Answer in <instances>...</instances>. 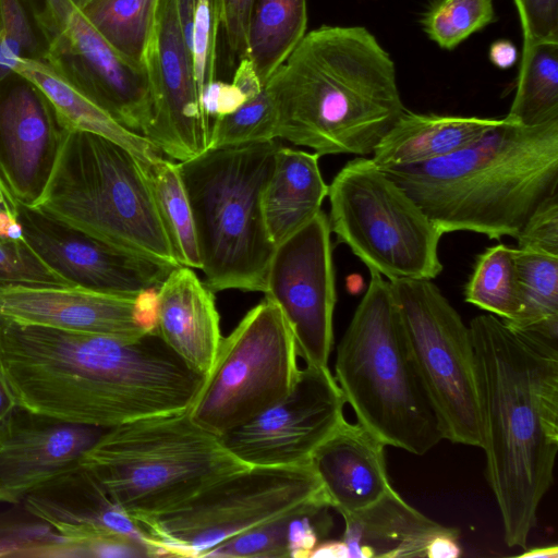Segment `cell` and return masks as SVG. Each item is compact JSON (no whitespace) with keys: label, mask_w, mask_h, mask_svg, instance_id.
Here are the masks:
<instances>
[{"label":"cell","mask_w":558,"mask_h":558,"mask_svg":"<svg viewBox=\"0 0 558 558\" xmlns=\"http://www.w3.org/2000/svg\"><path fill=\"white\" fill-rule=\"evenodd\" d=\"M500 121L405 109L374 148L372 160L383 170L421 165L468 146Z\"/></svg>","instance_id":"25"},{"label":"cell","mask_w":558,"mask_h":558,"mask_svg":"<svg viewBox=\"0 0 558 558\" xmlns=\"http://www.w3.org/2000/svg\"><path fill=\"white\" fill-rule=\"evenodd\" d=\"M254 0H222V29L230 53L240 60L246 54V38Z\"/></svg>","instance_id":"43"},{"label":"cell","mask_w":558,"mask_h":558,"mask_svg":"<svg viewBox=\"0 0 558 558\" xmlns=\"http://www.w3.org/2000/svg\"><path fill=\"white\" fill-rule=\"evenodd\" d=\"M46 37L24 0H0V83L20 60L45 62Z\"/></svg>","instance_id":"36"},{"label":"cell","mask_w":558,"mask_h":558,"mask_svg":"<svg viewBox=\"0 0 558 558\" xmlns=\"http://www.w3.org/2000/svg\"><path fill=\"white\" fill-rule=\"evenodd\" d=\"M14 71L29 78L43 90L66 130L86 131L110 138L130 149L140 159L161 153L146 137L116 122L63 81L46 62L20 60Z\"/></svg>","instance_id":"27"},{"label":"cell","mask_w":558,"mask_h":558,"mask_svg":"<svg viewBox=\"0 0 558 558\" xmlns=\"http://www.w3.org/2000/svg\"><path fill=\"white\" fill-rule=\"evenodd\" d=\"M369 272L337 347L335 379L357 423L386 446L422 456L445 437L411 360L390 283Z\"/></svg>","instance_id":"5"},{"label":"cell","mask_w":558,"mask_h":558,"mask_svg":"<svg viewBox=\"0 0 558 558\" xmlns=\"http://www.w3.org/2000/svg\"><path fill=\"white\" fill-rule=\"evenodd\" d=\"M81 465L132 519L169 511L247 466L189 410L106 428Z\"/></svg>","instance_id":"7"},{"label":"cell","mask_w":558,"mask_h":558,"mask_svg":"<svg viewBox=\"0 0 558 558\" xmlns=\"http://www.w3.org/2000/svg\"><path fill=\"white\" fill-rule=\"evenodd\" d=\"M515 239L518 248L558 256V192L536 207Z\"/></svg>","instance_id":"41"},{"label":"cell","mask_w":558,"mask_h":558,"mask_svg":"<svg viewBox=\"0 0 558 558\" xmlns=\"http://www.w3.org/2000/svg\"><path fill=\"white\" fill-rule=\"evenodd\" d=\"M21 505L69 541L124 534L146 542L133 519L81 464L41 484Z\"/></svg>","instance_id":"22"},{"label":"cell","mask_w":558,"mask_h":558,"mask_svg":"<svg viewBox=\"0 0 558 558\" xmlns=\"http://www.w3.org/2000/svg\"><path fill=\"white\" fill-rule=\"evenodd\" d=\"M106 428L68 423L16 405L0 421V505L81 464Z\"/></svg>","instance_id":"20"},{"label":"cell","mask_w":558,"mask_h":558,"mask_svg":"<svg viewBox=\"0 0 558 558\" xmlns=\"http://www.w3.org/2000/svg\"><path fill=\"white\" fill-rule=\"evenodd\" d=\"M505 118L524 126L558 119V41H523L517 92Z\"/></svg>","instance_id":"30"},{"label":"cell","mask_w":558,"mask_h":558,"mask_svg":"<svg viewBox=\"0 0 558 558\" xmlns=\"http://www.w3.org/2000/svg\"><path fill=\"white\" fill-rule=\"evenodd\" d=\"M344 404L329 367L305 365L284 398L219 439L247 466L308 464L315 449L344 420Z\"/></svg>","instance_id":"15"},{"label":"cell","mask_w":558,"mask_h":558,"mask_svg":"<svg viewBox=\"0 0 558 558\" xmlns=\"http://www.w3.org/2000/svg\"><path fill=\"white\" fill-rule=\"evenodd\" d=\"M389 283L411 360L445 439L481 448L476 367L469 326L432 280Z\"/></svg>","instance_id":"12"},{"label":"cell","mask_w":558,"mask_h":558,"mask_svg":"<svg viewBox=\"0 0 558 558\" xmlns=\"http://www.w3.org/2000/svg\"><path fill=\"white\" fill-rule=\"evenodd\" d=\"M0 377L16 405L99 428L189 410L205 379L156 329L125 339L3 318Z\"/></svg>","instance_id":"1"},{"label":"cell","mask_w":558,"mask_h":558,"mask_svg":"<svg viewBox=\"0 0 558 558\" xmlns=\"http://www.w3.org/2000/svg\"><path fill=\"white\" fill-rule=\"evenodd\" d=\"M385 447L360 423L344 418L315 449L310 464L332 509L340 514L354 512L392 489Z\"/></svg>","instance_id":"21"},{"label":"cell","mask_w":558,"mask_h":558,"mask_svg":"<svg viewBox=\"0 0 558 558\" xmlns=\"http://www.w3.org/2000/svg\"><path fill=\"white\" fill-rule=\"evenodd\" d=\"M311 558H349L348 548L342 539H325L314 548Z\"/></svg>","instance_id":"48"},{"label":"cell","mask_w":558,"mask_h":558,"mask_svg":"<svg viewBox=\"0 0 558 558\" xmlns=\"http://www.w3.org/2000/svg\"><path fill=\"white\" fill-rule=\"evenodd\" d=\"M465 301L505 323L513 322L522 310V294L514 247H488L475 263L464 289Z\"/></svg>","instance_id":"33"},{"label":"cell","mask_w":558,"mask_h":558,"mask_svg":"<svg viewBox=\"0 0 558 558\" xmlns=\"http://www.w3.org/2000/svg\"><path fill=\"white\" fill-rule=\"evenodd\" d=\"M89 1L92 0H72V2L77 5L78 8H83L84 5H86Z\"/></svg>","instance_id":"53"},{"label":"cell","mask_w":558,"mask_h":558,"mask_svg":"<svg viewBox=\"0 0 558 558\" xmlns=\"http://www.w3.org/2000/svg\"><path fill=\"white\" fill-rule=\"evenodd\" d=\"M306 0H254L246 54L263 86L306 35Z\"/></svg>","instance_id":"28"},{"label":"cell","mask_w":558,"mask_h":558,"mask_svg":"<svg viewBox=\"0 0 558 558\" xmlns=\"http://www.w3.org/2000/svg\"><path fill=\"white\" fill-rule=\"evenodd\" d=\"M520 557L524 558H557L558 557V547L557 546H547L529 549L525 553H522Z\"/></svg>","instance_id":"52"},{"label":"cell","mask_w":558,"mask_h":558,"mask_svg":"<svg viewBox=\"0 0 558 558\" xmlns=\"http://www.w3.org/2000/svg\"><path fill=\"white\" fill-rule=\"evenodd\" d=\"M277 138V112L264 88L235 111L211 122L209 148L238 146ZM208 148V149H209Z\"/></svg>","instance_id":"37"},{"label":"cell","mask_w":558,"mask_h":558,"mask_svg":"<svg viewBox=\"0 0 558 558\" xmlns=\"http://www.w3.org/2000/svg\"><path fill=\"white\" fill-rule=\"evenodd\" d=\"M496 20L493 0H436L420 22L430 40L452 50Z\"/></svg>","instance_id":"35"},{"label":"cell","mask_w":558,"mask_h":558,"mask_svg":"<svg viewBox=\"0 0 558 558\" xmlns=\"http://www.w3.org/2000/svg\"><path fill=\"white\" fill-rule=\"evenodd\" d=\"M523 41H558V0H514Z\"/></svg>","instance_id":"42"},{"label":"cell","mask_w":558,"mask_h":558,"mask_svg":"<svg viewBox=\"0 0 558 558\" xmlns=\"http://www.w3.org/2000/svg\"><path fill=\"white\" fill-rule=\"evenodd\" d=\"M15 407L16 403L10 396L0 377V421L9 415Z\"/></svg>","instance_id":"51"},{"label":"cell","mask_w":558,"mask_h":558,"mask_svg":"<svg viewBox=\"0 0 558 558\" xmlns=\"http://www.w3.org/2000/svg\"><path fill=\"white\" fill-rule=\"evenodd\" d=\"M175 5L203 105L205 89L217 80V46L222 26V0H175Z\"/></svg>","instance_id":"34"},{"label":"cell","mask_w":558,"mask_h":558,"mask_svg":"<svg viewBox=\"0 0 558 558\" xmlns=\"http://www.w3.org/2000/svg\"><path fill=\"white\" fill-rule=\"evenodd\" d=\"M137 159L178 264L201 269L192 211L177 163L160 154Z\"/></svg>","instance_id":"29"},{"label":"cell","mask_w":558,"mask_h":558,"mask_svg":"<svg viewBox=\"0 0 558 558\" xmlns=\"http://www.w3.org/2000/svg\"><path fill=\"white\" fill-rule=\"evenodd\" d=\"M64 539L24 507L0 512V557L57 558Z\"/></svg>","instance_id":"38"},{"label":"cell","mask_w":558,"mask_h":558,"mask_svg":"<svg viewBox=\"0 0 558 558\" xmlns=\"http://www.w3.org/2000/svg\"><path fill=\"white\" fill-rule=\"evenodd\" d=\"M0 320H1V317H0Z\"/></svg>","instance_id":"54"},{"label":"cell","mask_w":558,"mask_h":558,"mask_svg":"<svg viewBox=\"0 0 558 558\" xmlns=\"http://www.w3.org/2000/svg\"><path fill=\"white\" fill-rule=\"evenodd\" d=\"M17 221L37 256L72 287L120 296L157 290L175 265L143 256L17 203Z\"/></svg>","instance_id":"16"},{"label":"cell","mask_w":558,"mask_h":558,"mask_svg":"<svg viewBox=\"0 0 558 558\" xmlns=\"http://www.w3.org/2000/svg\"><path fill=\"white\" fill-rule=\"evenodd\" d=\"M66 132L29 78L14 72L0 83V175L19 204L36 206Z\"/></svg>","instance_id":"19"},{"label":"cell","mask_w":558,"mask_h":558,"mask_svg":"<svg viewBox=\"0 0 558 558\" xmlns=\"http://www.w3.org/2000/svg\"><path fill=\"white\" fill-rule=\"evenodd\" d=\"M330 225L320 210L278 244L271 257L265 298L281 311L305 365L328 368L337 301Z\"/></svg>","instance_id":"14"},{"label":"cell","mask_w":558,"mask_h":558,"mask_svg":"<svg viewBox=\"0 0 558 558\" xmlns=\"http://www.w3.org/2000/svg\"><path fill=\"white\" fill-rule=\"evenodd\" d=\"M0 207L9 215L17 218V202L0 175Z\"/></svg>","instance_id":"50"},{"label":"cell","mask_w":558,"mask_h":558,"mask_svg":"<svg viewBox=\"0 0 558 558\" xmlns=\"http://www.w3.org/2000/svg\"><path fill=\"white\" fill-rule=\"evenodd\" d=\"M341 515L349 558L425 557L433 537L457 530L429 519L393 488L375 504Z\"/></svg>","instance_id":"24"},{"label":"cell","mask_w":558,"mask_h":558,"mask_svg":"<svg viewBox=\"0 0 558 558\" xmlns=\"http://www.w3.org/2000/svg\"><path fill=\"white\" fill-rule=\"evenodd\" d=\"M232 83H234L247 97V99L257 95L264 86L255 71L253 62L247 56L242 57L238 61L236 69L233 73Z\"/></svg>","instance_id":"45"},{"label":"cell","mask_w":558,"mask_h":558,"mask_svg":"<svg viewBox=\"0 0 558 558\" xmlns=\"http://www.w3.org/2000/svg\"><path fill=\"white\" fill-rule=\"evenodd\" d=\"M160 0H92L81 10L126 61L143 68Z\"/></svg>","instance_id":"32"},{"label":"cell","mask_w":558,"mask_h":558,"mask_svg":"<svg viewBox=\"0 0 558 558\" xmlns=\"http://www.w3.org/2000/svg\"><path fill=\"white\" fill-rule=\"evenodd\" d=\"M34 207L105 242L179 266L137 157L110 138L68 130Z\"/></svg>","instance_id":"8"},{"label":"cell","mask_w":558,"mask_h":558,"mask_svg":"<svg viewBox=\"0 0 558 558\" xmlns=\"http://www.w3.org/2000/svg\"><path fill=\"white\" fill-rule=\"evenodd\" d=\"M156 330L191 368L206 376L222 336L213 291L186 266H177L157 289Z\"/></svg>","instance_id":"23"},{"label":"cell","mask_w":558,"mask_h":558,"mask_svg":"<svg viewBox=\"0 0 558 558\" xmlns=\"http://www.w3.org/2000/svg\"><path fill=\"white\" fill-rule=\"evenodd\" d=\"M20 239H23V234L17 218L0 207V242Z\"/></svg>","instance_id":"49"},{"label":"cell","mask_w":558,"mask_h":558,"mask_svg":"<svg viewBox=\"0 0 558 558\" xmlns=\"http://www.w3.org/2000/svg\"><path fill=\"white\" fill-rule=\"evenodd\" d=\"M277 138L323 155L365 157L405 110L395 62L363 26L306 33L265 85Z\"/></svg>","instance_id":"3"},{"label":"cell","mask_w":558,"mask_h":558,"mask_svg":"<svg viewBox=\"0 0 558 558\" xmlns=\"http://www.w3.org/2000/svg\"><path fill=\"white\" fill-rule=\"evenodd\" d=\"M298 509L219 544L206 557L290 558V521Z\"/></svg>","instance_id":"39"},{"label":"cell","mask_w":558,"mask_h":558,"mask_svg":"<svg viewBox=\"0 0 558 558\" xmlns=\"http://www.w3.org/2000/svg\"><path fill=\"white\" fill-rule=\"evenodd\" d=\"M247 100V97L234 83L214 81L203 94V107L213 122L216 118L235 111Z\"/></svg>","instance_id":"44"},{"label":"cell","mask_w":558,"mask_h":558,"mask_svg":"<svg viewBox=\"0 0 558 558\" xmlns=\"http://www.w3.org/2000/svg\"><path fill=\"white\" fill-rule=\"evenodd\" d=\"M279 144L209 148L177 162L192 211L201 270L213 291L264 292L276 245L260 206Z\"/></svg>","instance_id":"6"},{"label":"cell","mask_w":558,"mask_h":558,"mask_svg":"<svg viewBox=\"0 0 558 558\" xmlns=\"http://www.w3.org/2000/svg\"><path fill=\"white\" fill-rule=\"evenodd\" d=\"M143 69L153 101L150 123L143 136L178 161L207 150L211 121L199 98L175 0L159 2Z\"/></svg>","instance_id":"17"},{"label":"cell","mask_w":558,"mask_h":558,"mask_svg":"<svg viewBox=\"0 0 558 558\" xmlns=\"http://www.w3.org/2000/svg\"><path fill=\"white\" fill-rule=\"evenodd\" d=\"M459 530L441 533L433 537L426 547L425 557L428 558H457L461 555L458 544Z\"/></svg>","instance_id":"46"},{"label":"cell","mask_w":558,"mask_h":558,"mask_svg":"<svg viewBox=\"0 0 558 558\" xmlns=\"http://www.w3.org/2000/svg\"><path fill=\"white\" fill-rule=\"evenodd\" d=\"M330 230L388 281L435 279L442 233L372 158L356 157L336 174L328 195Z\"/></svg>","instance_id":"9"},{"label":"cell","mask_w":558,"mask_h":558,"mask_svg":"<svg viewBox=\"0 0 558 558\" xmlns=\"http://www.w3.org/2000/svg\"><path fill=\"white\" fill-rule=\"evenodd\" d=\"M444 234L515 238L558 192V119L537 126L501 121L444 157L384 170Z\"/></svg>","instance_id":"4"},{"label":"cell","mask_w":558,"mask_h":558,"mask_svg":"<svg viewBox=\"0 0 558 558\" xmlns=\"http://www.w3.org/2000/svg\"><path fill=\"white\" fill-rule=\"evenodd\" d=\"M72 287L23 239L0 242V287Z\"/></svg>","instance_id":"40"},{"label":"cell","mask_w":558,"mask_h":558,"mask_svg":"<svg viewBox=\"0 0 558 558\" xmlns=\"http://www.w3.org/2000/svg\"><path fill=\"white\" fill-rule=\"evenodd\" d=\"M319 155L279 146L263 189L260 206L268 235L277 246L312 220L328 195Z\"/></svg>","instance_id":"26"},{"label":"cell","mask_w":558,"mask_h":558,"mask_svg":"<svg viewBox=\"0 0 558 558\" xmlns=\"http://www.w3.org/2000/svg\"><path fill=\"white\" fill-rule=\"evenodd\" d=\"M43 31L46 63L123 128L141 135L153 110L147 75L121 57L72 0H24Z\"/></svg>","instance_id":"13"},{"label":"cell","mask_w":558,"mask_h":558,"mask_svg":"<svg viewBox=\"0 0 558 558\" xmlns=\"http://www.w3.org/2000/svg\"><path fill=\"white\" fill-rule=\"evenodd\" d=\"M489 61L500 70L510 69L518 60V50L508 39H497L488 50Z\"/></svg>","instance_id":"47"},{"label":"cell","mask_w":558,"mask_h":558,"mask_svg":"<svg viewBox=\"0 0 558 558\" xmlns=\"http://www.w3.org/2000/svg\"><path fill=\"white\" fill-rule=\"evenodd\" d=\"M292 331L265 298L222 337L210 371L189 408L191 418L216 436L284 398L300 367Z\"/></svg>","instance_id":"11"},{"label":"cell","mask_w":558,"mask_h":558,"mask_svg":"<svg viewBox=\"0 0 558 558\" xmlns=\"http://www.w3.org/2000/svg\"><path fill=\"white\" fill-rule=\"evenodd\" d=\"M471 331L485 476L509 547L525 549L558 451L557 340L475 316Z\"/></svg>","instance_id":"2"},{"label":"cell","mask_w":558,"mask_h":558,"mask_svg":"<svg viewBox=\"0 0 558 558\" xmlns=\"http://www.w3.org/2000/svg\"><path fill=\"white\" fill-rule=\"evenodd\" d=\"M323 493L310 463L245 466L169 511L133 521L156 557L205 558L219 544L282 517Z\"/></svg>","instance_id":"10"},{"label":"cell","mask_w":558,"mask_h":558,"mask_svg":"<svg viewBox=\"0 0 558 558\" xmlns=\"http://www.w3.org/2000/svg\"><path fill=\"white\" fill-rule=\"evenodd\" d=\"M522 310L511 323L517 330L558 339V256L514 247Z\"/></svg>","instance_id":"31"},{"label":"cell","mask_w":558,"mask_h":558,"mask_svg":"<svg viewBox=\"0 0 558 558\" xmlns=\"http://www.w3.org/2000/svg\"><path fill=\"white\" fill-rule=\"evenodd\" d=\"M157 290L137 296L78 287H0V317L21 325L133 339L156 329Z\"/></svg>","instance_id":"18"}]
</instances>
